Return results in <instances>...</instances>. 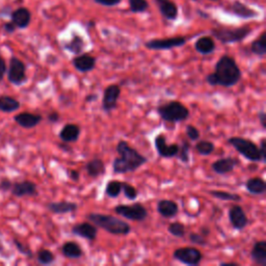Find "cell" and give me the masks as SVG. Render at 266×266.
Listing matches in <instances>:
<instances>
[{"label": "cell", "mask_w": 266, "mask_h": 266, "mask_svg": "<svg viewBox=\"0 0 266 266\" xmlns=\"http://www.w3.org/2000/svg\"><path fill=\"white\" fill-rule=\"evenodd\" d=\"M241 77L242 72L235 58L230 55H223L215 64L214 72L207 75L206 81L211 86L231 87L237 84Z\"/></svg>", "instance_id": "6da1fadb"}, {"label": "cell", "mask_w": 266, "mask_h": 266, "mask_svg": "<svg viewBox=\"0 0 266 266\" xmlns=\"http://www.w3.org/2000/svg\"><path fill=\"white\" fill-rule=\"evenodd\" d=\"M119 156L112 162V172L114 175L135 173L148 162V158L131 147L128 142L120 141L115 147Z\"/></svg>", "instance_id": "7a4b0ae2"}, {"label": "cell", "mask_w": 266, "mask_h": 266, "mask_svg": "<svg viewBox=\"0 0 266 266\" xmlns=\"http://www.w3.org/2000/svg\"><path fill=\"white\" fill-rule=\"evenodd\" d=\"M86 218L96 227L111 235H128L131 232L130 225L116 216L104 213H88Z\"/></svg>", "instance_id": "3957f363"}, {"label": "cell", "mask_w": 266, "mask_h": 266, "mask_svg": "<svg viewBox=\"0 0 266 266\" xmlns=\"http://www.w3.org/2000/svg\"><path fill=\"white\" fill-rule=\"evenodd\" d=\"M157 112L162 121L172 124L184 122L189 119L190 115L189 109L179 101H170L159 105Z\"/></svg>", "instance_id": "277c9868"}, {"label": "cell", "mask_w": 266, "mask_h": 266, "mask_svg": "<svg viewBox=\"0 0 266 266\" xmlns=\"http://www.w3.org/2000/svg\"><path fill=\"white\" fill-rule=\"evenodd\" d=\"M250 33H252V28L247 26L237 28L218 27L211 29L212 36L223 44H234L242 42L248 37Z\"/></svg>", "instance_id": "5b68a950"}, {"label": "cell", "mask_w": 266, "mask_h": 266, "mask_svg": "<svg viewBox=\"0 0 266 266\" xmlns=\"http://www.w3.org/2000/svg\"><path fill=\"white\" fill-rule=\"evenodd\" d=\"M228 144L231 145L245 159L252 162L262 161L259 147L253 141L240 137H233L228 140Z\"/></svg>", "instance_id": "8992f818"}, {"label": "cell", "mask_w": 266, "mask_h": 266, "mask_svg": "<svg viewBox=\"0 0 266 266\" xmlns=\"http://www.w3.org/2000/svg\"><path fill=\"white\" fill-rule=\"evenodd\" d=\"M113 211L120 216L133 221H144L149 216V212L142 203L120 204L114 206Z\"/></svg>", "instance_id": "52a82bcc"}, {"label": "cell", "mask_w": 266, "mask_h": 266, "mask_svg": "<svg viewBox=\"0 0 266 266\" xmlns=\"http://www.w3.org/2000/svg\"><path fill=\"white\" fill-rule=\"evenodd\" d=\"M173 258L188 266H197L203 260V254L200 249L194 246L179 247L174 250Z\"/></svg>", "instance_id": "ba28073f"}, {"label": "cell", "mask_w": 266, "mask_h": 266, "mask_svg": "<svg viewBox=\"0 0 266 266\" xmlns=\"http://www.w3.org/2000/svg\"><path fill=\"white\" fill-rule=\"evenodd\" d=\"M8 79L13 85H22L27 80L26 75V65L20 60V58L13 56L10 60V66L7 71Z\"/></svg>", "instance_id": "9c48e42d"}, {"label": "cell", "mask_w": 266, "mask_h": 266, "mask_svg": "<svg viewBox=\"0 0 266 266\" xmlns=\"http://www.w3.org/2000/svg\"><path fill=\"white\" fill-rule=\"evenodd\" d=\"M185 37H173L168 39H153L145 43L146 48L150 50H171L186 44Z\"/></svg>", "instance_id": "30bf717a"}, {"label": "cell", "mask_w": 266, "mask_h": 266, "mask_svg": "<svg viewBox=\"0 0 266 266\" xmlns=\"http://www.w3.org/2000/svg\"><path fill=\"white\" fill-rule=\"evenodd\" d=\"M121 96V87L117 84H110L108 85L104 93H103V100H102V109L106 113L111 112L112 110L116 109L117 101H119Z\"/></svg>", "instance_id": "8fae6325"}, {"label": "cell", "mask_w": 266, "mask_h": 266, "mask_svg": "<svg viewBox=\"0 0 266 266\" xmlns=\"http://www.w3.org/2000/svg\"><path fill=\"white\" fill-rule=\"evenodd\" d=\"M154 145L157 154L162 158H174L179 152V145L178 144L169 145L164 135H158L155 138Z\"/></svg>", "instance_id": "7c38bea8"}, {"label": "cell", "mask_w": 266, "mask_h": 266, "mask_svg": "<svg viewBox=\"0 0 266 266\" xmlns=\"http://www.w3.org/2000/svg\"><path fill=\"white\" fill-rule=\"evenodd\" d=\"M11 193L16 198H24V197H37L39 195L38 186L35 182L24 180L15 182L12 185Z\"/></svg>", "instance_id": "4fadbf2b"}, {"label": "cell", "mask_w": 266, "mask_h": 266, "mask_svg": "<svg viewBox=\"0 0 266 266\" xmlns=\"http://www.w3.org/2000/svg\"><path fill=\"white\" fill-rule=\"evenodd\" d=\"M230 224L233 229L237 231H242L248 225V218L246 213L240 205H233L228 212Z\"/></svg>", "instance_id": "5bb4252c"}, {"label": "cell", "mask_w": 266, "mask_h": 266, "mask_svg": "<svg viewBox=\"0 0 266 266\" xmlns=\"http://www.w3.org/2000/svg\"><path fill=\"white\" fill-rule=\"evenodd\" d=\"M71 232L73 235L79 236V237L84 238L88 241H94L98 236V227H96L91 221L90 223L84 221V223H79L73 226Z\"/></svg>", "instance_id": "9a60e30c"}, {"label": "cell", "mask_w": 266, "mask_h": 266, "mask_svg": "<svg viewBox=\"0 0 266 266\" xmlns=\"http://www.w3.org/2000/svg\"><path fill=\"white\" fill-rule=\"evenodd\" d=\"M240 164L239 160L235 157L228 156L215 160L211 165V170L217 175H227L232 173L235 168Z\"/></svg>", "instance_id": "2e32d148"}, {"label": "cell", "mask_w": 266, "mask_h": 266, "mask_svg": "<svg viewBox=\"0 0 266 266\" xmlns=\"http://www.w3.org/2000/svg\"><path fill=\"white\" fill-rule=\"evenodd\" d=\"M97 58L90 54H78L72 60V65L80 73H88L95 69Z\"/></svg>", "instance_id": "e0dca14e"}, {"label": "cell", "mask_w": 266, "mask_h": 266, "mask_svg": "<svg viewBox=\"0 0 266 266\" xmlns=\"http://www.w3.org/2000/svg\"><path fill=\"white\" fill-rule=\"evenodd\" d=\"M14 121L22 128L32 129L37 127L43 121V116L41 114L24 111L15 115Z\"/></svg>", "instance_id": "ac0fdd59"}, {"label": "cell", "mask_w": 266, "mask_h": 266, "mask_svg": "<svg viewBox=\"0 0 266 266\" xmlns=\"http://www.w3.org/2000/svg\"><path fill=\"white\" fill-rule=\"evenodd\" d=\"M11 19L17 28L25 29L31 24L32 13L26 8H19L12 13Z\"/></svg>", "instance_id": "d6986e66"}, {"label": "cell", "mask_w": 266, "mask_h": 266, "mask_svg": "<svg viewBox=\"0 0 266 266\" xmlns=\"http://www.w3.org/2000/svg\"><path fill=\"white\" fill-rule=\"evenodd\" d=\"M160 14L167 20L175 21L178 18V7L172 0H155Z\"/></svg>", "instance_id": "ffe728a7"}, {"label": "cell", "mask_w": 266, "mask_h": 266, "mask_svg": "<svg viewBox=\"0 0 266 266\" xmlns=\"http://www.w3.org/2000/svg\"><path fill=\"white\" fill-rule=\"evenodd\" d=\"M157 212L165 218H174L179 212V206L172 200H160L157 203Z\"/></svg>", "instance_id": "44dd1931"}, {"label": "cell", "mask_w": 266, "mask_h": 266, "mask_svg": "<svg viewBox=\"0 0 266 266\" xmlns=\"http://www.w3.org/2000/svg\"><path fill=\"white\" fill-rule=\"evenodd\" d=\"M47 209L53 214H67L75 212L78 208V205L74 202L61 201V202H51L47 204Z\"/></svg>", "instance_id": "7402d4cb"}, {"label": "cell", "mask_w": 266, "mask_h": 266, "mask_svg": "<svg viewBox=\"0 0 266 266\" xmlns=\"http://www.w3.org/2000/svg\"><path fill=\"white\" fill-rule=\"evenodd\" d=\"M81 129L76 124H66L60 131V139L63 143H76L79 140Z\"/></svg>", "instance_id": "603a6c76"}, {"label": "cell", "mask_w": 266, "mask_h": 266, "mask_svg": "<svg viewBox=\"0 0 266 266\" xmlns=\"http://www.w3.org/2000/svg\"><path fill=\"white\" fill-rule=\"evenodd\" d=\"M230 12L242 19H252L259 16L257 11L246 7L244 4L240 2H234L230 5Z\"/></svg>", "instance_id": "cb8c5ba5"}, {"label": "cell", "mask_w": 266, "mask_h": 266, "mask_svg": "<svg viewBox=\"0 0 266 266\" xmlns=\"http://www.w3.org/2000/svg\"><path fill=\"white\" fill-rule=\"evenodd\" d=\"M250 258L260 266L266 265V241L259 240L256 241L252 250H250Z\"/></svg>", "instance_id": "d4e9b609"}, {"label": "cell", "mask_w": 266, "mask_h": 266, "mask_svg": "<svg viewBox=\"0 0 266 266\" xmlns=\"http://www.w3.org/2000/svg\"><path fill=\"white\" fill-rule=\"evenodd\" d=\"M85 171L87 175L92 177V178H98V177L105 174L106 168L105 164L101 158H94L85 165Z\"/></svg>", "instance_id": "484cf974"}, {"label": "cell", "mask_w": 266, "mask_h": 266, "mask_svg": "<svg viewBox=\"0 0 266 266\" xmlns=\"http://www.w3.org/2000/svg\"><path fill=\"white\" fill-rule=\"evenodd\" d=\"M195 48L199 53L203 55H208L214 52L216 46L214 40L211 37L205 36L197 40V42L195 43Z\"/></svg>", "instance_id": "4316f807"}, {"label": "cell", "mask_w": 266, "mask_h": 266, "mask_svg": "<svg viewBox=\"0 0 266 266\" xmlns=\"http://www.w3.org/2000/svg\"><path fill=\"white\" fill-rule=\"evenodd\" d=\"M245 189L252 195H264L266 191V183L260 177H254V178L246 180Z\"/></svg>", "instance_id": "83f0119b"}, {"label": "cell", "mask_w": 266, "mask_h": 266, "mask_svg": "<svg viewBox=\"0 0 266 266\" xmlns=\"http://www.w3.org/2000/svg\"><path fill=\"white\" fill-rule=\"evenodd\" d=\"M62 253L68 259H79L83 255V250L78 243L67 241L62 246Z\"/></svg>", "instance_id": "f1b7e54d"}, {"label": "cell", "mask_w": 266, "mask_h": 266, "mask_svg": "<svg viewBox=\"0 0 266 266\" xmlns=\"http://www.w3.org/2000/svg\"><path fill=\"white\" fill-rule=\"evenodd\" d=\"M21 107V103L12 96H0V111L11 113L18 110Z\"/></svg>", "instance_id": "f546056e"}, {"label": "cell", "mask_w": 266, "mask_h": 266, "mask_svg": "<svg viewBox=\"0 0 266 266\" xmlns=\"http://www.w3.org/2000/svg\"><path fill=\"white\" fill-rule=\"evenodd\" d=\"M84 46H85V44H84L83 39L80 36L75 35L72 38V40L70 42H68L66 44L65 49L68 50L69 52L73 53V54L78 55L83 51Z\"/></svg>", "instance_id": "4dcf8cb0"}, {"label": "cell", "mask_w": 266, "mask_h": 266, "mask_svg": "<svg viewBox=\"0 0 266 266\" xmlns=\"http://www.w3.org/2000/svg\"><path fill=\"white\" fill-rule=\"evenodd\" d=\"M250 52L259 57L265 56L266 54V33H262V35L252 43V45H250Z\"/></svg>", "instance_id": "1f68e13d"}, {"label": "cell", "mask_w": 266, "mask_h": 266, "mask_svg": "<svg viewBox=\"0 0 266 266\" xmlns=\"http://www.w3.org/2000/svg\"><path fill=\"white\" fill-rule=\"evenodd\" d=\"M196 148V151L199 155L201 156H209L211 155L214 150H215V145L210 142V141H207V140H198L197 144L195 146Z\"/></svg>", "instance_id": "d6a6232c"}, {"label": "cell", "mask_w": 266, "mask_h": 266, "mask_svg": "<svg viewBox=\"0 0 266 266\" xmlns=\"http://www.w3.org/2000/svg\"><path fill=\"white\" fill-rule=\"evenodd\" d=\"M208 194L220 201H230V202H240L241 197L237 194H231L228 193V191L224 190H209Z\"/></svg>", "instance_id": "836d02e7"}, {"label": "cell", "mask_w": 266, "mask_h": 266, "mask_svg": "<svg viewBox=\"0 0 266 266\" xmlns=\"http://www.w3.org/2000/svg\"><path fill=\"white\" fill-rule=\"evenodd\" d=\"M122 193V182L119 180H110L105 186V195L108 198L115 199Z\"/></svg>", "instance_id": "e575fe53"}, {"label": "cell", "mask_w": 266, "mask_h": 266, "mask_svg": "<svg viewBox=\"0 0 266 266\" xmlns=\"http://www.w3.org/2000/svg\"><path fill=\"white\" fill-rule=\"evenodd\" d=\"M37 261L41 265H50L55 262V256L51 250L47 248H41L37 253Z\"/></svg>", "instance_id": "d590c367"}, {"label": "cell", "mask_w": 266, "mask_h": 266, "mask_svg": "<svg viewBox=\"0 0 266 266\" xmlns=\"http://www.w3.org/2000/svg\"><path fill=\"white\" fill-rule=\"evenodd\" d=\"M190 149H191L190 143L187 142L186 140H183L181 146H179V152H178V154H177L176 157H178V159L181 162H183V164H189Z\"/></svg>", "instance_id": "8d00e7d4"}, {"label": "cell", "mask_w": 266, "mask_h": 266, "mask_svg": "<svg viewBox=\"0 0 266 266\" xmlns=\"http://www.w3.org/2000/svg\"><path fill=\"white\" fill-rule=\"evenodd\" d=\"M168 231L171 235L175 236V237H178V238H183L186 235L185 225L180 223V221H174V223L170 224L168 227Z\"/></svg>", "instance_id": "74e56055"}, {"label": "cell", "mask_w": 266, "mask_h": 266, "mask_svg": "<svg viewBox=\"0 0 266 266\" xmlns=\"http://www.w3.org/2000/svg\"><path fill=\"white\" fill-rule=\"evenodd\" d=\"M130 11L135 14L144 13L149 9V4L147 0H128Z\"/></svg>", "instance_id": "f35d334b"}, {"label": "cell", "mask_w": 266, "mask_h": 266, "mask_svg": "<svg viewBox=\"0 0 266 266\" xmlns=\"http://www.w3.org/2000/svg\"><path fill=\"white\" fill-rule=\"evenodd\" d=\"M122 191L124 196L130 201H135L139 197L138 189L127 182H122Z\"/></svg>", "instance_id": "ab89813d"}, {"label": "cell", "mask_w": 266, "mask_h": 266, "mask_svg": "<svg viewBox=\"0 0 266 266\" xmlns=\"http://www.w3.org/2000/svg\"><path fill=\"white\" fill-rule=\"evenodd\" d=\"M188 239L193 244H197V245H201V246H206L207 244H208L207 237H204V236L200 233H194V232L189 233Z\"/></svg>", "instance_id": "60d3db41"}, {"label": "cell", "mask_w": 266, "mask_h": 266, "mask_svg": "<svg viewBox=\"0 0 266 266\" xmlns=\"http://www.w3.org/2000/svg\"><path fill=\"white\" fill-rule=\"evenodd\" d=\"M185 131H186V136L189 139V141L197 142L198 140H200L201 133H200L199 129L197 127H195L194 125H187Z\"/></svg>", "instance_id": "b9f144b4"}, {"label": "cell", "mask_w": 266, "mask_h": 266, "mask_svg": "<svg viewBox=\"0 0 266 266\" xmlns=\"http://www.w3.org/2000/svg\"><path fill=\"white\" fill-rule=\"evenodd\" d=\"M14 244H15V246L17 247V249L19 250V252L22 255H24V256H26L28 258H32L34 256L33 252H32V249L29 248V246L26 245V244H24V243H22L18 239H14Z\"/></svg>", "instance_id": "7bdbcfd3"}, {"label": "cell", "mask_w": 266, "mask_h": 266, "mask_svg": "<svg viewBox=\"0 0 266 266\" xmlns=\"http://www.w3.org/2000/svg\"><path fill=\"white\" fill-rule=\"evenodd\" d=\"M94 2L103 7H115L122 3V0H94Z\"/></svg>", "instance_id": "ee69618b"}, {"label": "cell", "mask_w": 266, "mask_h": 266, "mask_svg": "<svg viewBox=\"0 0 266 266\" xmlns=\"http://www.w3.org/2000/svg\"><path fill=\"white\" fill-rule=\"evenodd\" d=\"M258 147H259V151H260L261 158H262V161L261 162L265 164V162H266V140L264 138L261 139L260 145Z\"/></svg>", "instance_id": "f6af8a7d"}, {"label": "cell", "mask_w": 266, "mask_h": 266, "mask_svg": "<svg viewBox=\"0 0 266 266\" xmlns=\"http://www.w3.org/2000/svg\"><path fill=\"white\" fill-rule=\"evenodd\" d=\"M7 71H8L7 63L5 61V58L0 55V82L4 80L5 75L7 74Z\"/></svg>", "instance_id": "bcb514c9"}, {"label": "cell", "mask_w": 266, "mask_h": 266, "mask_svg": "<svg viewBox=\"0 0 266 266\" xmlns=\"http://www.w3.org/2000/svg\"><path fill=\"white\" fill-rule=\"evenodd\" d=\"M12 185H13V182L8 179V178H4L2 181H0V190L2 191H10L11 188H12Z\"/></svg>", "instance_id": "7dc6e473"}, {"label": "cell", "mask_w": 266, "mask_h": 266, "mask_svg": "<svg viewBox=\"0 0 266 266\" xmlns=\"http://www.w3.org/2000/svg\"><path fill=\"white\" fill-rule=\"evenodd\" d=\"M47 120H48V122L50 124H55V123H57L58 121L61 120V115H60V113H58L57 111H52V112L48 113Z\"/></svg>", "instance_id": "c3c4849f"}, {"label": "cell", "mask_w": 266, "mask_h": 266, "mask_svg": "<svg viewBox=\"0 0 266 266\" xmlns=\"http://www.w3.org/2000/svg\"><path fill=\"white\" fill-rule=\"evenodd\" d=\"M4 29H5V32L8 33V34H14L15 32H16L17 27H16V25H15V24L11 21V22H7V23H5V25H4Z\"/></svg>", "instance_id": "681fc988"}, {"label": "cell", "mask_w": 266, "mask_h": 266, "mask_svg": "<svg viewBox=\"0 0 266 266\" xmlns=\"http://www.w3.org/2000/svg\"><path fill=\"white\" fill-rule=\"evenodd\" d=\"M258 120L262 126L263 129L266 128V112L262 109L258 112Z\"/></svg>", "instance_id": "f907efd6"}, {"label": "cell", "mask_w": 266, "mask_h": 266, "mask_svg": "<svg viewBox=\"0 0 266 266\" xmlns=\"http://www.w3.org/2000/svg\"><path fill=\"white\" fill-rule=\"evenodd\" d=\"M70 178L74 182H78L79 179H80V174H79V172L78 171H75V170H72L70 172Z\"/></svg>", "instance_id": "816d5d0a"}, {"label": "cell", "mask_w": 266, "mask_h": 266, "mask_svg": "<svg viewBox=\"0 0 266 266\" xmlns=\"http://www.w3.org/2000/svg\"><path fill=\"white\" fill-rule=\"evenodd\" d=\"M200 234H202L204 237H208L210 235V229L208 227H202L200 229Z\"/></svg>", "instance_id": "f5cc1de1"}, {"label": "cell", "mask_w": 266, "mask_h": 266, "mask_svg": "<svg viewBox=\"0 0 266 266\" xmlns=\"http://www.w3.org/2000/svg\"><path fill=\"white\" fill-rule=\"evenodd\" d=\"M98 99V95L97 94H91V95H87L85 97V102L87 103H90V102H94Z\"/></svg>", "instance_id": "db71d44e"}, {"label": "cell", "mask_w": 266, "mask_h": 266, "mask_svg": "<svg viewBox=\"0 0 266 266\" xmlns=\"http://www.w3.org/2000/svg\"><path fill=\"white\" fill-rule=\"evenodd\" d=\"M219 265L220 266H239L238 263H235V262H220Z\"/></svg>", "instance_id": "11a10c76"}, {"label": "cell", "mask_w": 266, "mask_h": 266, "mask_svg": "<svg viewBox=\"0 0 266 266\" xmlns=\"http://www.w3.org/2000/svg\"><path fill=\"white\" fill-rule=\"evenodd\" d=\"M64 144H65V145H63V144H60V145H58V147H60V148H62V149H64V151L70 152V150H71V148L67 146V143H64Z\"/></svg>", "instance_id": "9f6ffc18"}, {"label": "cell", "mask_w": 266, "mask_h": 266, "mask_svg": "<svg viewBox=\"0 0 266 266\" xmlns=\"http://www.w3.org/2000/svg\"><path fill=\"white\" fill-rule=\"evenodd\" d=\"M0 255H2V256L6 255V248H5L4 244L2 243V241H0Z\"/></svg>", "instance_id": "6f0895ef"}, {"label": "cell", "mask_w": 266, "mask_h": 266, "mask_svg": "<svg viewBox=\"0 0 266 266\" xmlns=\"http://www.w3.org/2000/svg\"><path fill=\"white\" fill-rule=\"evenodd\" d=\"M213 2H216V0H213Z\"/></svg>", "instance_id": "680465c9"}]
</instances>
